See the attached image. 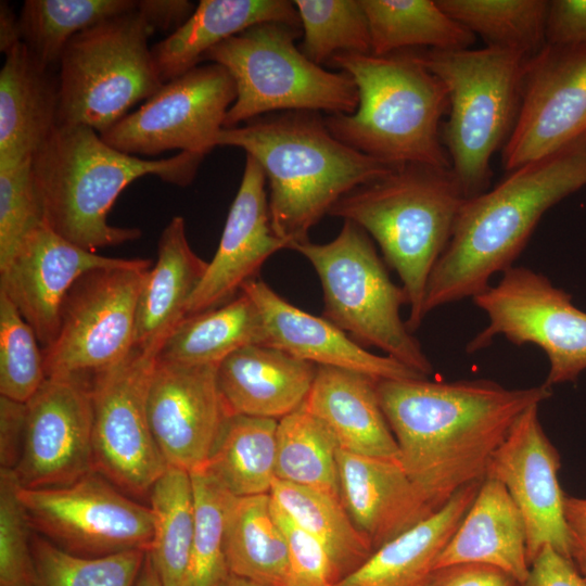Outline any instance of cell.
<instances>
[{
  "instance_id": "cell-25",
  "label": "cell",
  "mask_w": 586,
  "mask_h": 586,
  "mask_svg": "<svg viewBox=\"0 0 586 586\" xmlns=\"http://www.w3.org/2000/svg\"><path fill=\"white\" fill-rule=\"evenodd\" d=\"M207 265L192 250L184 219L173 217L160 235L156 262L138 297L135 348L157 357L167 337L187 317L188 303Z\"/></svg>"
},
{
  "instance_id": "cell-24",
  "label": "cell",
  "mask_w": 586,
  "mask_h": 586,
  "mask_svg": "<svg viewBox=\"0 0 586 586\" xmlns=\"http://www.w3.org/2000/svg\"><path fill=\"white\" fill-rule=\"evenodd\" d=\"M315 364L267 345H247L217 368L229 415L280 420L301 408L314 383Z\"/></svg>"
},
{
  "instance_id": "cell-46",
  "label": "cell",
  "mask_w": 586,
  "mask_h": 586,
  "mask_svg": "<svg viewBox=\"0 0 586 586\" xmlns=\"http://www.w3.org/2000/svg\"><path fill=\"white\" fill-rule=\"evenodd\" d=\"M273 515L284 535L290 568L289 586H333L342 576L324 545L271 500Z\"/></svg>"
},
{
  "instance_id": "cell-51",
  "label": "cell",
  "mask_w": 586,
  "mask_h": 586,
  "mask_svg": "<svg viewBox=\"0 0 586 586\" xmlns=\"http://www.w3.org/2000/svg\"><path fill=\"white\" fill-rule=\"evenodd\" d=\"M196 5L187 0H137L136 10L152 33L173 34L192 15Z\"/></svg>"
},
{
  "instance_id": "cell-50",
  "label": "cell",
  "mask_w": 586,
  "mask_h": 586,
  "mask_svg": "<svg viewBox=\"0 0 586 586\" xmlns=\"http://www.w3.org/2000/svg\"><path fill=\"white\" fill-rule=\"evenodd\" d=\"M26 403L0 395V467L13 470L21 457Z\"/></svg>"
},
{
  "instance_id": "cell-27",
  "label": "cell",
  "mask_w": 586,
  "mask_h": 586,
  "mask_svg": "<svg viewBox=\"0 0 586 586\" xmlns=\"http://www.w3.org/2000/svg\"><path fill=\"white\" fill-rule=\"evenodd\" d=\"M377 383L355 371L318 366L303 406L330 429L341 449L399 460L398 445L380 405Z\"/></svg>"
},
{
  "instance_id": "cell-8",
  "label": "cell",
  "mask_w": 586,
  "mask_h": 586,
  "mask_svg": "<svg viewBox=\"0 0 586 586\" xmlns=\"http://www.w3.org/2000/svg\"><path fill=\"white\" fill-rule=\"evenodd\" d=\"M302 28L262 23L207 51L201 63H217L232 76L237 98L224 128L273 112L328 111L351 114L358 91L344 72H330L306 58L295 40Z\"/></svg>"
},
{
  "instance_id": "cell-32",
  "label": "cell",
  "mask_w": 586,
  "mask_h": 586,
  "mask_svg": "<svg viewBox=\"0 0 586 586\" xmlns=\"http://www.w3.org/2000/svg\"><path fill=\"white\" fill-rule=\"evenodd\" d=\"M225 556L230 574L265 586H289L288 547L272 512L270 494L231 498L225 523Z\"/></svg>"
},
{
  "instance_id": "cell-47",
  "label": "cell",
  "mask_w": 586,
  "mask_h": 586,
  "mask_svg": "<svg viewBox=\"0 0 586 586\" xmlns=\"http://www.w3.org/2000/svg\"><path fill=\"white\" fill-rule=\"evenodd\" d=\"M546 43L586 44V0L549 1Z\"/></svg>"
},
{
  "instance_id": "cell-34",
  "label": "cell",
  "mask_w": 586,
  "mask_h": 586,
  "mask_svg": "<svg viewBox=\"0 0 586 586\" xmlns=\"http://www.w3.org/2000/svg\"><path fill=\"white\" fill-rule=\"evenodd\" d=\"M371 37L373 55L406 48L431 50L470 48L475 36L432 0H360Z\"/></svg>"
},
{
  "instance_id": "cell-52",
  "label": "cell",
  "mask_w": 586,
  "mask_h": 586,
  "mask_svg": "<svg viewBox=\"0 0 586 586\" xmlns=\"http://www.w3.org/2000/svg\"><path fill=\"white\" fill-rule=\"evenodd\" d=\"M563 513L570 543V558L586 578V498L565 494Z\"/></svg>"
},
{
  "instance_id": "cell-7",
  "label": "cell",
  "mask_w": 586,
  "mask_h": 586,
  "mask_svg": "<svg viewBox=\"0 0 586 586\" xmlns=\"http://www.w3.org/2000/svg\"><path fill=\"white\" fill-rule=\"evenodd\" d=\"M447 91L449 116L441 130L451 171L467 199L487 190L493 154L515 124L528 56L501 48L417 53Z\"/></svg>"
},
{
  "instance_id": "cell-15",
  "label": "cell",
  "mask_w": 586,
  "mask_h": 586,
  "mask_svg": "<svg viewBox=\"0 0 586 586\" xmlns=\"http://www.w3.org/2000/svg\"><path fill=\"white\" fill-rule=\"evenodd\" d=\"M235 98L234 80L224 66L200 64L164 82L100 136L109 145L135 156L171 150L205 156L216 148Z\"/></svg>"
},
{
  "instance_id": "cell-5",
  "label": "cell",
  "mask_w": 586,
  "mask_h": 586,
  "mask_svg": "<svg viewBox=\"0 0 586 586\" xmlns=\"http://www.w3.org/2000/svg\"><path fill=\"white\" fill-rule=\"evenodd\" d=\"M328 65L349 75L358 91L353 113L324 118L337 140L393 167L451 169L440 129L447 91L417 53H337Z\"/></svg>"
},
{
  "instance_id": "cell-14",
  "label": "cell",
  "mask_w": 586,
  "mask_h": 586,
  "mask_svg": "<svg viewBox=\"0 0 586 586\" xmlns=\"http://www.w3.org/2000/svg\"><path fill=\"white\" fill-rule=\"evenodd\" d=\"M156 356L137 348L91 379L94 471L129 496L144 497L166 471L148 416Z\"/></svg>"
},
{
  "instance_id": "cell-19",
  "label": "cell",
  "mask_w": 586,
  "mask_h": 586,
  "mask_svg": "<svg viewBox=\"0 0 586 586\" xmlns=\"http://www.w3.org/2000/svg\"><path fill=\"white\" fill-rule=\"evenodd\" d=\"M218 365H182L156 358L148 392V416L168 464L203 469L230 416L217 382Z\"/></svg>"
},
{
  "instance_id": "cell-9",
  "label": "cell",
  "mask_w": 586,
  "mask_h": 586,
  "mask_svg": "<svg viewBox=\"0 0 586 586\" xmlns=\"http://www.w3.org/2000/svg\"><path fill=\"white\" fill-rule=\"evenodd\" d=\"M290 250L302 254L320 279L323 318L362 347L379 348L424 377L433 373L420 342L400 317V307L408 304L406 293L391 280L364 229L344 220L332 241H306Z\"/></svg>"
},
{
  "instance_id": "cell-38",
  "label": "cell",
  "mask_w": 586,
  "mask_h": 586,
  "mask_svg": "<svg viewBox=\"0 0 586 586\" xmlns=\"http://www.w3.org/2000/svg\"><path fill=\"white\" fill-rule=\"evenodd\" d=\"M136 4L137 0H26L18 14L22 41L50 68L77 34L129 12Z\"/></svg>"
},
{
  "instance_id": "cell-13",
  "label": "cell",
  "mask_w": 586,
  "mask_h": 586,
  "mask_svg": "<svg viewBox=\"0 0 586 586\" xmlns=\"http://www.w3.org/2000/svg\"><path fill=\"white\" fill-rule=\"evenodd\" d=\"M17 495L33 531L78 556L102 557L128 550L149 551L153 515L98 472L48 488Z\"/></svg>"
},
{
  "instance_id": "cell-29",
  "label": "cell",
  "mask_w": 586,
  "mask_h": 586,
  "mask_svg": "<svg viewBox=\"0 0 586 586\" xmlns=\"http://www.w3.org/2000/svg\"><path fill=\"white\" fill-rule=\"evenodd\" d=\"M269 22L301 27L293 1L201 0L182 26L151 48L163 84L200 65L224 40Z\"/></svg>"
},
{
  "instance_id": "cell-39",
  "label": "cell",
  "mask_w": 586,
  "mask_h": 586,
  "mask_svg": "<svg viewBox=\"0 0 586 586\" xmlns=\"http://www.w3.org/2000/svg\"><path fill=\"white\" fill-rule=\"evenodd\" d=\"M455 21L481 36L487 47L519 51L531 58L546 46L549 1L436 0Z\"/></svg>"
},
{
  "instance_id": "cell-1",
  "label": "cell",
  "mask_w": 586,
  "mask_h": 586,
  "mask_svg": "<svg viewBox=\"0 0 586 586\" xmlns=\"http://www.w3.org/2000/svg\"><path fill=\"white\" fill-rule=\"evenodd\" d=\"M377 392L399 462L435 511L463 486L484 481L519 417L551 396L544 384L507 388L491 380L426 378L378 381Z\"/></svg>"
},
{
  "instance_id": "cell-45",
  "label": "cell",
  "mask_w": 586,
  "mask_h": 586,
  "mask_svg": "<svg viewBox=\"0 0 586 586\" xmlns=\"http://www.w3.org/2000/svg\"><path fill=\"white\" fill-rule=\"evenodd\" d=\"M11 469L0 468V586H36L31 532Z\"/></svg>"
},
{
  "instance_id": "cell-55",
  "label": "cell",
  "mask_w": 586,
  "mask_h": 586,
  "mask_svg": "<svg viewBox=\"0 0 586 586\" xmlns=\"http://www.w3.org/2000/svg\"><path fill=\"white\" fill-rule=\"evenodd\" d=\"M220 586H265L256 582L243 578L233 574H229Z\"/></svg>"
},
{
  "instance_id": "cell-54",
  "label": "cell",
  "mask_w": 586,
  "mask_h": 586,
  "mask_svg": "<svg viewBox=\"0 0 586 586\" xmlns=\"http://www.w3.org/2000/svg\"><path fill=\"white\" fill-rule=\"evenodd\" d=\"M133 586H163L148 551Z\"/></svg>"
},
{
  "instance_id": "cell-16",
  "label": "cell",
  "mask_w": 586,
  "mask_h": 586,
  "mask_svg": "<svg viewBox=\"0 0 586 586\" xmlns=\"http://www.w3.org/2000/svg\"><path fill=\"white\" fill-rule=\"evenodd\" d=\"M585 139L586 44L546 43L526 62L502 165L512 171Z\"/></svg>"
},
{
  "instance_id": "cell-10",
  "label": "cell",
  "mask_w": 586,
  "mask_h": 586,
  "mask_svg": "<svg viewBox=\"0 0 586 586\" xmlns=\"http://www.w3.org/2000/svg\"><path fill=\"white\" fill-rule=\"evenodd\" d=\"M152 34L133 9L73 37L59 60V126L102 135L150 98L163 85L148 44Z\"/></svg>"
},
{
  "instance_id": "cell-18",
  "label": "cell",
  "mask_w": 586,
  "mask_h": 586,
  "mask_svg": "<svg viewBox=\"0 0 586 586\" xmlns=\"http://www.w3.org/2000/svg\"><path fill=\"white\" fill-rule=\"evenodd\" d=\"M538 408V404L533 405L519 417L486 472V477L506 487L522 514L530 565L545 546L571 559L563 513L565 494L558 480L561 458L544 432Z\"/></svg>"
},
{
  "instance_id": "cell-23",
  "label": "cell",
  "mask_w": 586,
  "mask_h": 586,
  "mask_svg": "<svg viewBox=\"0 0 586 586\" xmlns=\"http://www.w3.org/2000/svg\"><path fill=\"white\" fill-rule=\"evenodd\" d=\"M341 500L374 550L435 512L399 460L337 450Z\"/></svg>"
},
{
  "instance_id": "cell-20",
  "label": "cell",
  "mask_w": 586,
  "mask_h": 586,
  "mask_svg": "<svg viewBox=\"0 0 586 586\" xmlns=\"http://www.w3.org/2000/svg\"><path fill=\"white\" fill-rule=\"evenodd\" d=\"M127 260L85 250L42 224L0 268V291L31 327L43 349L56 337L62 305L73 284L88 271Z\"/></svg>"
},
{
  "instance_id": "cell-28",
  "label": "cell",
  "mask_w": 586,
  "mask_h": 586,
  "mask_svg": "<svg viewBox=\"0 0 586 586\" xmlns=\"http://www.w3.org/2000/svg\"><path fill=\"white\" fill-rule=\"evenodd\" d=\"M458 563L496 566L523 584L530 572L525 524L506 487L485 477L435 570Z\"/></svg>"
},
{
  "instance_id": "cell-33",
  "label": "cell",
  "mask_w": 586,
  "mask_h": 586,
  "mask_svg": "<svg viewBox=\"0 0 586 586\" xmlns=\"http://www.w3.org/2000/svg\"><path fill=\"white\" fill-rule=\"evenodd\" d=\"M278 420L227 418L204 467L235 497L270 494L276 477Z\"/></svg>"
},
{
  "instance_id": "cell-3",
  "label": "cell",
  "mask_w": 586,
  "mask_h": 586,
  "mask_svg": "<svg viewBox=\"0 0 586 586\" xmlns=\"http://www.w3.org/2000/svg\"><path fill=\"white\" fill-rule=\"evenodd\" d=\"M216 146L240 148L260 165L271 226L288 249L309 241L310 229L342 196L396 168L337 140L314 111L280 112L222 128Z\"/></svg>"
},
{
  "instance_id": "cell-12",
  "label": "cell",
  "mask_w": 586,
  "mask_h": 586,
  "mask_svg": "<svg viewBox=\"0 0 586 586\" xmlns=\"http://www.w3.org/2000/svg\"><path fill=\"white\" fill-rule=\"evenodd\" d=\"M472 300L487 315L488 324L470 341L468 353L485 348L497 335L518 346L534 344L549 360L543 383L549 388L575 382L586 371V313L544 275L511 267L496 285Z\"/></svg>"
},
{
  "instance_id": "cell-37",
  "label": "cell",
  "mask_w": 586,
  "mask_h": 586,
  "mask_svg": "<svg viewBox=\"0 0 586 586\" xmlns=\"http://www.w3.org/2000/svg\"><path fill=\"white\" fill-rule=\"evenodd\" d=\"M339 444L304 406L278 420L276 477L341 499Z\"/></svg>"
},
{
  "instance_id": "cell-30",
  "label": "cell",
  "mask_w": 586,
  "mask_h": 586,
  "mask_svg": "<svg viewBox=\"0 0 586 586\" xmlns=\"http://www.w3.org/2000/svg\"><path fill=\"white\" fill-rule=\"evenodd\" d=\"M483 481L460 488L440 510L377 548L333 586H428L436 560Z\"/></svg>"
},
{
  "instance_id": "cell-2",
  "label": "cell",
  "mask_w": 586,
  "mask_h": 586,
  "mask_svg": "<svg viewBox=\"0 0 586 586\" xmlns=\"http://www.w3.org/2000/svg\"><path fill=\"white\" fill-rule=\"evenodd\" d=\"M586 187V139L512 171L466 199L450 240L430 276L423 313L474 297L513 267L542 216Z\"/></svg>"
},
{
  "instance_id": "cell-6",
  "label": "cell",
  "mask_w": 586,
  "mask_h": 586,
  "mask_svg": "<svg viewBox=\"0 0 586 586\" xmlns=\"http://www.w3.org/2000/svg\"><path fill=\"white\" fill-rule=\"evenodd\" d=\"M466 199L451 169L404 165L352 190L328 214L355 222L377 241L384 260L400 278L411 333L425 317L430 276Z\"/></svg>"
},
{
  "instance_id": "cell-36",
  "label": "cell",
  "mask_w": 586,
  "mask_h": 586,
  "mask_svg": "<svg viewBox=\"0 0 586 586\" xmlns=\"http://www.w3.org/2000/svg\"><path fill=\"white\" fill-rule=\"evenodd\" d=\"M270 497L278 508L324 545L342 578L374 551L372 543L356 527L341 499L280 480L275 481Z\"/></svg>"
},
{
  "instance_id": "cell-22",
  "label": "cell",
  "mask_w": 586,
  "mask_h": 586,
  "mask_svg": "<svg viewBox=\"0 0 586 586\" xmlns=\"http://www.w3.org/2000/svg\"><path fill=\"white\" fill-rule=\"evenodd\" d=\"M241 291L259 309L267 346L316 366L355 371L375 381L426 378L386 355L370 353L326 318L290 304L260 279L246 282Z\"/></svg>"
},
{
  "instance_id": "cell-42",
  "label": "cell",
  "mask_w": 586,
  "mask_h": 586,
  "mask_svg": "<svg viewBox=\"0 0 586 586\" xmlns=\"http://www.w3.org/2000/svg\"><path fill=\"white\" fill-rule=\"evenodd\" d=\"M36 586H133L144 550L102 557L71 553L37 533L31 536Z\"/></svg>"
},
{
  "instance_id": "cell-44",
  "label": "cell",
  "mask_w": 586,
  "mask_h": 586,
  "mask_svg": "<svg viewBox=\"0 0 586 586\" xmlns=\"http://www.w3.org/2000/svg\"><path fill=\"white\" fill-rule=\"evenodd\" d=\"M31 161L0 165V268L24 239L44 224Z\"/></svg>"
},
{
  "instance_id": "cell-26",
  "label": "cell",
  "mask_w": 586,
  "mask_h": 586,
  "mask_svg": "<svg viewBox=\"0 0 586 586\" xmlns=\"http://www.w3.org/2000/svg\"><path fill=\"white\" fill-rule=\"evenodd\" d=\"M0 72V165L30 160L59 126V79L21 42Z\"/></svg>"
},
{
  "instance_id": "cell-31",
  "label": "cell",
  "mask_w": 586,
  "mask_h": 586,
  "mask_svg": "<svg viewBox=\"0 0 586 586\" xmlns=\"http://www.w3.org/2000/svg\"><path fill=\"white\" fill-rule=\"evenodd\" d=\"M258 307L243 291L226 304L187 316L163 344L157 359L192 366L219 365L247 345H265Z\"/></svg>"
},
{
  "instance_id": "cell-21",
  "label": "cell",
  "mask_w": 586,
  "mask_h": 586,
  "mask_svg": "<svg viewBox=\"0 0 586 586\" xmlns=\"http://www.w3.org/2000/svg\"><path fill=\"white\" fill-rule=\"evenodd\" d=\"M266 181L260 165L246 154L242 179L217 251L188 303L187 316L231 301L246 282L256 278L272 254L288 249L271 226Z\"/></svg>"
},
{
  "instance_id": "cell-48",
  "label": "cell",
  "mask_w": 586,
  "mask_h": 586,
  "mask_svg": "<svg viewBox=\"0 0 586 586\" xmlns=\"http://www.w3.org/2000/svg\"><path fill=\"white\" fill-rule=\"evenodd\" d=\"M522 586H586V578L571 559L545 546L531 563Z\"/></svg>"
},
{
  "instance_id": "cell-40",
  "label": "cell",
  "mask_w": 586,
  "mask_h": 586,
  "mask_svg": "<svg viewBox=\"0 0 586 586\" xmlns=\"http://www.w3.org/2000/svg\"><path fill=\"white\" fill-rule=\"evenodd\" d=\"M302 53L323 66L337 53L372 54L368 20L360 0H295Z\"/></svg>"
},
{
  "instance_id": "cell-43",
  "label": "cell",
  "mask_w": 586,
  "mask_h": 586,
  "mask_svg": "<svg viewBox=\"0 0 586 586\" xmlns=\"http://www.w3.org/2000/svg\"><path fill=\"white\" fill-rule=\"evenodd\" d=\"M38 339L0 291V395L27 403L47 379Z\"/></svg>"
},
{
  "instance_id": "cell-4",
  "label": "cell",
  "mask_w": 586,
  "mask_h": 586,
  "mask_svg": "<svg viewBox=\"0 0 586 586\" xmlns=\"http://www.w3.org/2000/svg\"><path fill=\"white\" fill-rule=\"evenodd\" d=\"M203 158L202 154L179 152L167 158L144 160L109 145L92 128L63 125L33 156L31 169L44 224L76 245L95 252L142 234L139 228L107 221L113 204L128 184L154 175L187 187Z\"/></svg>"
},
{
  "instance_id": "cell-11",
  "label": "cell",
  "mask_w": 586,
  "mask_h": 586,
  "mask_svg": "<svg viewBox=\"0 0 586 586\" xmlns=\"http://www.w3.org/2000/svg\"><path fill=\"white\" fill-rule=\"evenodd\" d=\"M152 267L145 258L82 275L69 289L53 343L43 348L47 378L95 375L135 348L138 297Z\"/></svg>"
},
{
  "instance_id": "cell-49",
  "label": "cell",
  "mask_w": 586,
  "mask_h": 586,
  "mask_svg": "<svg viewBox=\"0 0 586 586\" xmlns=\"http://www.w3.org/2000/svg\"><path fill=\"white\" fill-rule=\"evenodd\" d=\"M428 586H522V584L496 566L458 563L435 570Z\"/></svg>"
},
{
  "instance_id": "cell-35",
  "label": "cell",
  "mask_w": 586,
  "mask_h": 586,
  "mask_svg": "<svg viewBox=\"0 0 586 586\" xmlns=\"http://www.w3.org/2000/svg\"><path fill=\"white\" fill-rule=\"evenodd\" d=\"M153 537L148 551L163 586H184L194 534V498L188 471L168 467L150 494Z\"/></svg>"
},
{
  "instance_id": "cell-53",
  "label": "cell",
  "mask_w": 586,
  "mask_h": 586,
  "mask_svg": "<svg viewBox=\"0 0 586 586\" xmlns=\"http://www.w3.org/2000/svg\"><path fill=\"white\" fill-rule=\"evenodd\" d=\"M22 41L20 17L7 1L0 2V51L4 54Z\"/></svg>"
},
{
  "instance_id": "cell-41",
  "label": "cell",
  "mask_w": 586,
  "mask_h": 586,
  "mask_svg": "<svg viewBox=\"0 0 586 586\" xmlns=\"http://www.w3.org/2000/svg\"><path fill=\"white\" fill-rule=\"evenodd\" d=\"M190 475L194 534L184 586H220L230 574L225 556V523L233 495L204 468Z\"/></svg>"
},
{
  "instance_id": "cell-17",
  "label": "cell",
  "mask_w": 586,
  "mask_h": 586,
  "mask_svg": "<svg viewBox=\"0 0 586 586\" xmlns=\"http://www.w3.org/2000/svg\"><path fill=\"white\" fill-rule=\"evenodd\" d=\"M87 378H47L26 403L23 447L13 469L21 487L64 486L95 472L91 381Z\"/></svg>"
}]
</instances>
